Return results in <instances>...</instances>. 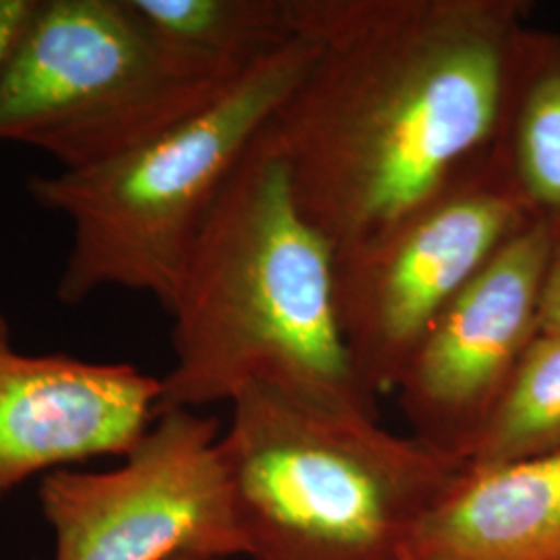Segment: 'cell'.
Listing matches in <instances>:
<instances>
[{"mask_svg": "<svg viewBox=\"0 0 560 560\" xmlns=\"http://www.w3.org/2000/svg\"><path fill=\"white\" fill-rule=\"evenodd\" d=\"M316 46L268 129L335 254L376 240L499 140L525 0H291Z\"/></svg>", "mask_w": 560, "mask_h": 560, "instance_id": "6da1fadb", "label": "cell"}, {"mask_svg": "<svg viewBox=\"0 0 560 560\" xmlns=\"http://www.w3.org/2000/svg\"><path fill=\"white\" fill-rule=\"evenodd\" d=\"M268 125L222 187L180 272L166 312L175 363L161 378L159 413L231 402L264 382L378 418L340 332L335 249L301 212Z\"/></svg>", "mask_w": 560, "mask_h": 560, "instance_id": "7a4b0ae2", "label": "cell"}, {"mask_svg": "<svg viewBox=\"0 0 560 560\" xmlns=\"http://www.w3.org/2000/svg\"><path fill=\"white\" fill-rule=\"evenodd\" d=\"M221 448L247 560H405L469 463L378 418L252 382Z\"/></svg>", "mask_w": 560, "mask_h": 560, "instance_id": "3957f363", "label": "cell"}, {"mask_svg": "<svg viewBox=\"0 0 560 560\" xmlns=\"http://www.w3.org/2000/svg\"><path fill=\"white\" fill-rule=\"evenodd\" d=\"M314 52L300 36L245 69L210 104L117 159L32 175L30 198L73 229L57 282L60 303L78 305L119 287L152 295L168 312L210 208Z\"/></svg>", "mask_w": 560, "mask_h": 560, "instance_id": "277c9868", "label": "cell"}, {"mask_svg": "<svg viewBox=\"0 0 560 560\" xmlns=\"http://www.w3.org/2000/svg\"><path fill=\"white\" fill-rule=\"evenodd\" d=\"M243 71L164 40L131 0H36L0 71V143L38 148L60 171L96 166L194 115Z\"/></svg>", "mask_w": 560, "mask_h": 560, "instance_id": "5b68a950", "label": "cell"}, {"mask_svg": "<svg viewBox=\"0 0 560 560\" xmlns=\"http://www.w3.org/2000/svg\"><path fill=\"white\" fill-rule=\"evenodd\" d=\"M529 222L494 148L376 240L335 254L340 332L365 390H397L446 305Z\"/></svg>", "mask_w": 560, "mask_h": 560, "instance_id": "8992f818", "label": "cell"}, {"mask_svg": "<svg viewBox=\"0 0 560 560\" xmlns=\"http://www.w3.org/2000/svg\"><path fill=\"white\" fill-rule=\"evenodd\" d=\"M221 436L217 418L168 409L115 469L44 476L55 560L245 559Z\"/></svg>", "mask_w": 560, "mask_h": 560, "instance_id": "52a82bcc", "label": "cell"}, {"mask_svg": "<svg viewBox=\"0 0 560 560\" xmlns=\"http://www.w3.org/2000/svg\"><path fill=\"white\" fill-rule=\"evenodd\" d=\"M552 240L527 224L446 305L399 384L411 434L467 460L521 358L540 335V295Z\"/></svg>", "mask_w": 560, "mask_h": 560, "instance_id": "ba28073f", "label": "cell"}, {"mask_svg": "<svg viewBox=\"0 0 560 560\" xmlns=\"http://www.w3.org/2000/svg\"><path fill=\"white\" fill-rule=\"evenodd\" d=\"M161 378L133 363L23 353L0 310V502L34 476L127 457L159 418Z\"/></svg>", "mask_w": 560, "mask_h": 560, "instance_id": "9c48e42d", "label": "cell"}, {"mask_svg": "<svg viewBox=\"0 0 560 560\" xmlns=\"http://www.w3.org/2000/svg\"><path fill=\"white\" fill-rule=\"evenodd\" d=\"M405 559L560 560V451L467 467L418 527Z\"/></svg>", "mask_w": 560, "mask_h": 560, "instance_id": "30bf717a", "label": "cell"}, {"mask_svg": "<svg viewBox=\"0 0 560 560\" xmlns=\"http://www.w3.org/2000/svg\"><path fill=\"white\" fill-rule=\"evenodd\" d=\"M494 156L525 217L560 237V34L527 27Z\"/></svg>", "mask_w": 560, "mask_h": 560, "instance_id": "8fae6325", "label": "cell"}, {"mask_svg": "<svg viewBox=\"0 0 560 560\" xmlns=\"http://www.w3.org/2000/svg\"><path fill=\"white\" fill-rule=\"evenodd\" d=\"M164 40L247 69L298 40L291 0H131Z\"/></svg>", "mask_w": 560, "mask_h": 560, "instance_id": "7c38bea8", "label": "cell"}, {"mask_svg": "<svg viewBox=\"0 0 560 560\" xmlns=\"http://www.w3.org/2000/svg\"><path fill=\"white\" fill-rule=\"evenodd\" d=\"M560 451V335H538L476 442L469 467H497Z\"/></svg>", "mask_w": 560, "mask_h": 560, "instance_id": "4fadbf2b", "label": "cell"}, {"mask_svg": "<svg viewBox=\"0 0 560 560\" xmlns=\"http://www.w3.org/2000/svg\"><path fill=\"white\" fill-rule=\"evenodd\" d=\"M540 332L560 335V237L552 240L541 282Z\"/></svg>", "mask_w": 560, "mask_h": 560, "instance_id": "5bb4252c", "label": "cell"}, {"mask_svg": "<svg viewBox=\"0 0 560 560\" xmlns=\"http://www.w3.org/2000/svg\"><path fill=\"white\" fill-rule=\"evenodd\" d=\"M34 4L36 0H0V71Z\"/></svg>", "mask_w": 560, "mask_h": 560, "instance_id": "9a60e30c", "label": "cell"}, {"mask_svg": "<svg viewBox=\"0 0 560 560\" xmlns=\"http://www.w3.org/2000/svg\"><path fill=\"white\" fill-rule=\"evenodd\" d=\"M173 560H226V559H208V557H179Z\"/></svg>", "mask_w": 560, "mask_h": 560, "instance_id": "2e32d148", "label": "cell"}, {"mask_svg": "<svg viewBox=\"0 0 560 560\" xmlns=\"http://www.w3.org/2000/svg\"><path fill=\"white\" fill-rule=\"evenodd\" d=\"M405 560H413V559H405Z\"/></svg>", "mask_w": 560, "mask_h": 560, "instance_id": "e0dca14e", "label": "cell"}]
</instances>
